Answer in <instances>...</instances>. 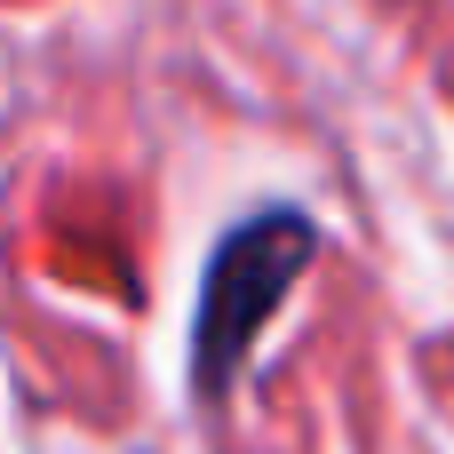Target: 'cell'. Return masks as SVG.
<instances>
[{
	"mask_svg": "<svg viewBox=\"0 0 454 454\" xmlns=\"http://www.w3.org/2000/svg\"><path fill=\"white\" fill-rule=\"evenodd\" d=\"M311 255H319V231L295 207H263L239 231H223V247L207 263L200 319H192V383H200V399H223L239 383L263 319L287 303V287L311 271Z\"/></svg>",
	"mask_w": 454,
	"mask_h": 454,
	"instance_id": "1",
	"label": "cell"
}]
</instances>
